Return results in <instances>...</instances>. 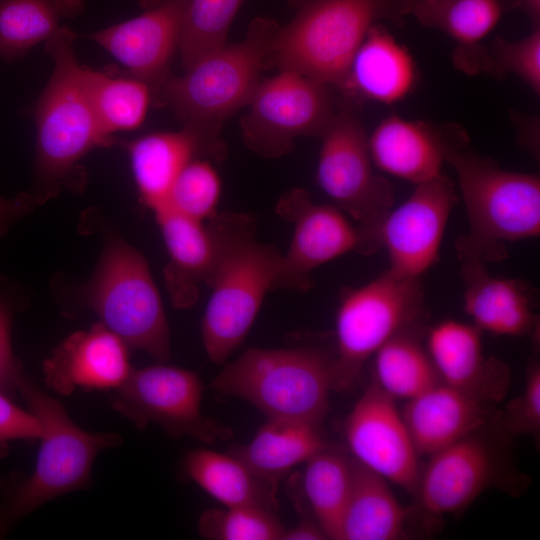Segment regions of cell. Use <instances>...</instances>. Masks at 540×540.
Here are the masks:
<instances>
[{
	"label": "cell",
	"mask_w": 540,
	"mask_h": 540,
	"mask_svg": "<svg viewBox=\"0 0 540 540\" xmlns=\"http://www.w3.org/2000/svg\"><path fill=\"white\" fill-rule=\"evenodd\" d=\"M216 256L207 285L211 295L201 321L209 359L223 364L242 344L272 291L282 253L256 237V220L238 212H217L207 221Z\"/></svg>",
	"instance_id": "cell-1"
},
{
	"label": "cell",
	"mask_w": 540,
	"mask_h": 540,
	"mask_svg": "<svg viewBox=\"0 0 540 540\" xmlns=\"http://www.w3.org/2000/svg\"><path fill=\"white\" fill-rule=\"evenodd\" d=\"M75 39V32L62 26L45 41L53 71L32 111L36 154L31 194L39 204L65 188L80 187L84 181L80 160L92 149L115 142L101 132L87 99Z\"/></svg>",
	"instance_id": "cell-2"
},
{
	"label": "cell",
	"mask_w": 540,
	"mask_h": 540,
	"mask_svg": "<svg viewBox=\"0 0 540 540\" xmlns=\"http://www.w3.org/2000/svg\"><path fill=\"white\" fill-rule=\"evenodd\" d=\"M446 162L457 174L469 225L455 244L460 262H500L508 256L509 243L539 236L538 176L502 169L468 146Z\"/></svg>",
	"instance_id": "cell-3"
},
{
	"label": "cell",
	"mask_w": 540,
	"mask_h": 540,
	"mask_svg": "<svg viewBox=\"0 0 540 540\" xmlns=\"http://www.w3.org/2000/svg\"><path fill=\"white\" fill-rule=\"evenodd\" d=\"M415 0H308L279 27L272 64L339 90L369 30L380 20L402 25Z\"/></svg>",
	"instance_id": "cell-4"
},
{
	"label": "cell",
	"mask_w": 540,
	"mask_h": 540,
	"mask_svg": "<svg viewBox=\"0 0 540 540\" xmlns=\"http://www.w3.org/2000/svg\"><path fill=\"white\" fill-rule=\"evenodd\" d=\"M333 353L313 346L249 348L210 382L217 393L240 398L267 418L322 425L329 408Z\"/></svg>",
	"instance_id": "cell-5"
},
{
	"label": "cell",
	"mask_w": 540,
	"mask_h": 540,
	"mask_svg": "<svg viewBox=\"0 0 540 540\" xmlns=\"http://www.w3.org/2000/svg\"><path fill=\"white\" fill-rule=\"evenodd\" d=\"M278 28L269 20L253 21L243 40L225 44L184 74L171 76L157 105L169 106L184 125L219 132L224 120L249 105L262 71L272 64Z\"/></svg>",
	"instance_id": "cell-6"
},
{
	"label": "cell",
	"mask_w": 540,
	"mask_h": 540,
	"mask_svg": "<svg viewBox=\"0 0 540 540\" xmlns=\"http://www.w3.org/2000/svg\"><path fill=\"white\" fill-rule=\"evenodd\" d=\"M17 388L40 420L43 433L33 473L0 504V534L46 502L84 487L96 456L122 443L115 433L81 429L59 402L24 375Z\"/></svg>",
	"instance_id": "cell-7"
},
{
	"label": "cell",
	"mask_w": 540,
	"mask_h": 540,
	"mask_svg": "<svg viewBox=\"0 0 540 540\" xmlns=\"http://www.w3.org/2000/svg\"><path fill=\"white\" fill-rule=\"evenodd\" d=\"M79 296L127 346L162 363L169 359V325L149 265L119 235L108 236L97 267Z\"/></svg>",
	"instance_id": "cell-8"
},
{
	"label": "cell",
	"mask_w": 540,
	"mask_h": 540,
	"mask_svg": "<svg viewBox=\"0 0 540 540\" xmlns=\"http://www.w3.org/2000/svg\"><path fill=\"white\" fill-rule=\"evenodd\" d=\"M425 312L420 278L386 270L357 288H344L336 315L332 391L353 390L366 362L399 331L421 323Z\"/></svg>",
	"instance_id": "cell-9"
},
{
	"label": "cell",
	"mask_w": 540,
	"mask_h": 540,
	"mask_svg": "<svg viewBox=\"0 0 540 540\" xmlns=\"http://www.w3.org/2000/svg\"><path fill=\"white\" fill-rule=\"evenodd\" d=\"M320 137L317 183L360 227L367 254H375L381 249L380 228L394 207V191L391 183L374 171L369 135L347 105L335 111Z\"/></svg>",
	"instance_id": "cell-10"
},
{
	"label": "cell",
	"mask_w": 540,
	"mask_h": 540,
	"mask_svg": "<svg viewBox=\"0 0 540 540\" xmlns=\"http://www.w3.org/2000/svg\"><path fill=\"white\" fill-rule=\"evenodd\" d=\"M510 440L492 418L429 455L413 496L420 509L430 517L456 514L488 489L520 490L525 480L512 466Z\"/></svg>",
	"instance_id": "cell-11"
},
{
	"label": "cell",
	"mask_w": 540,
	"mask_h": 540,
	"mask_svg": "<svg viewBox=\"0 0 540 540\" xmlns=\"http://www.w3.org/2000/svg\"><path fill=\"white\" fill-rule=\"evenodd\" d=\"M331 86L296 72L260 82L241 119L246 146L264 158H278L300 137L321 136L335 108Z\"/></svg>",
	"instance_id": "cell-12"
},
{
	"label": "cell",
	"mask_w": 540,
	"mask_h": 540,
	"mask_svg": "<svg viewBox=\"0 0 540 540\" xmlns=\"http://www.w3.org/2000/svg\"><path fill=\"white\" fill-rule=\"evenodd\" d=\"M203 385L193 371L162 362L131 371L116 389L113 408L138 429L154 423L172 437L213 445L233 436L230 427L201 411Z\"/></svg>",
	"instance_id": "cell-13"
},
{
	"label": "cell",
	"mask_w": 540,
	"mask_h": 540,
	"mask_svg": "<svg viewBox=\"0 0 540 540\" xmlns=\"http://www.w3.org/2000/svg\"><path fill=\"white\" fill-rule=\"evenodd\" d=\"M276 213L293 225V235L272 291L305 293L313 286L318 267L348 252L367 255L360 227L338 207L315 203L305 189L285 192Z\"/></svg>",
	"instance_id": "cell-14"
},
{
	"label": "cell",
	"mask_w": 540,
	"mask_h": 540,
	"mask_svg": "<svg viewBox=\"0 0 540 540\" xmlns=\"http://www.w3.org/2000/svg\"><path fill=\"white\" fill-rule=\"evenodd\" d=\"M343 432L360 463L414 496L422 465L395 399L371 377Z\"/></svg>",
	"instance_id": "cell-15"
},
{
	"label": "cell",
	"mask_w": 540,
	"mask_h": 540,
	"mask_svg": "<svg viewBox=\"0 0 540 540\" xmlns=\"http://www.w3.org/2000/svg\"><path fill=\"white\" fill-rule=\"evenodd\" d=\"M457 201L452 182L443 174L416 184L411 195L392 208L379 231L381 249L394 274L420 278L439 259L450 213Z\"/></svg>",
	"instance_id": "cell-16"
},
{
	"label": "cell",
	"mask_w": 540,
	"mask_h": 540,
	"mask_svg": "<svg viewBox=\"0 0 540 540\" xmlns=\"http://www.w3.org/2000/svg\"><path fill=\"white\" fill-rule=\"evenodd\" d=\"M187 0H152L137 17L98 30L89 38L108 51L130 75L144 82L158 103L171 77Z\"/></svg>",
	"instance_id": "cell-17"
},
{
	"label": "cell",
	"mask_w": 540,
	"mask_h": 540,
	"mask_svg": "<svg viewBox=\"0 0 540 540\" xmlns=\"http://www.w3.org/2000/svg\"><path fill=\"white\" fill-rule=\"evenodd\" d=\"M464 128L432 124L397 115L383 119L369 135L375 168L416 184L439 176L448 156L468 146Z\"/></svg>",
	"instance_id": "cell-18"
},
{
	"label": "cell",
	"mask_w": 540,
	"mask_h": 540,
	"mask_svg": "<svg viewBox=\"0 0 540 540\" xmlns=\"http://www.w3.org/2000/svg\"><path fill=\"white\" fill-rule=\"evenodd\" d=\"M482 333L448 319L430 328L425 345L443 383L494 406L505 397L511 375L502 361L485 356Z\"/></svg>",
	"instance_id": "cell-19"
},
{
	"label": "cell",
	"mask_w": 540,
	"mask_h": 540,
	"mask_svg": "<svg viewBox=\"0 0 540 540\" xmlns=\"http://www.w3.org/2000/svg\"><path fill=\"white\" fill-rule=\"evenodd\" d=\"M131 371L127 345L101 322L69 335L43 362L47 385L62 395L117 389Z\"/></svg>",
	"instance_id": "cell-20"
},
{
	"label": "cell",
	"mask_w": 540,
	"mask_h": 540,
	"mask_svg": "<svg viewBox=\"0 0 540 540\" xmlns=\"http://www.w3.org/2000/svg\"><path fill=\"white\" fill-rule=\"evenodd\" d=\"M217 135L218 132L185 124L178 131L154 132L122 142L140 201L152 211L157 210L190 161L202 156L222 158L224 148Z\"/></svg>",
	"instance_id": "cell-21"
},
{
	"label": "cell",
	"mask_w": 540,
	"mask_h": 540,
	"mask_svg": "<svg viewBox=\"0 0 540 540\" xmlns=\"http://www.w3.org/2000/svg\"><path fill=\"white\" fill-rule=\"evenodd\" d=\"M460 263L463 308L473 325L494 335L536 336L539 318L527 283L493 276L482 262Z\"/></svg>",
	"instance_id": "cell-22"
},
{
	"label": "cell",
	"mask_w": 540,
	"mask_h": 540,
	"mask_svg": "<svg viewBox=\"0 0 540 540\" xmlns=\"http://www.w3.org/2000/svg\"><path fill=\"white\" fill-rule=\"evenodd\" d=\"M495 412L440 381L406 400L401 415L419 456H429L482 427Z\"/></svg>",
	"instance_id": "cell-23"
},
{
	"label": "cell",
	"mask_w": 540,
	"mask_h": 540,
	"mask_svg": "<svg viewBox=\"0 0 540 540\" xmlns=\"http://www.w3.org/2000/svg\"><path fill=\"white\" fill-rule=\"evenodd\" d=\"M169 261L164 280L176 308L194 306L200 286L209 281L216 256V242L208 224L166 208L154 211Z\"/></svg>",
	"instance_id": "cell-24"
},
{
	"label": "cell",
	"mask_w": 540,
	"mask_h": 540,
	"mask_svg": "<svg viewBox=\"0 0 540 540\" xmlns=\"http://www.w3.org/2000/svg\"><path fill=\"white\" fill-rule=\"evenodd\" d=\"M416 81V63L408 49L376 24L356 51L340 90L348 97L393 104L406 98Z\"/></svg>",
	"instance_id": "cell-25"
},
{
	"label": "cell",
	"mask_w": 540,
	"mask_h": 540,
	"mask_svg": "<svg viewBox=\"0 0 540 540\" xmlns=\"http://www.w3.org/2000/svg\"><path fill=\"white\" fill-rule=\"evenodd\" d=\"M326 444L320 425L268 418L250 442L233 446L229 453L260 479L277 486L292 468L305 463Z\"/></svg>",
	"instance_id": "cell-26"
},
{
	"label": "cell",
	"mask_w": 540,
	"mask_h": 540,
	"mask_svg": "<svg viewBox=\"0 0 540 540\" xmlns=\"http://www.w3.org/2000/svg\"><path fill=\"white\" fill-rule=\"evenodd\" d=\"M411 14L425 27L437 29L455 43L453 62L472 75L484 45L503 14L500 0H415Z\"/></svg>",
	"instance_id": "cell-27"
},
{
	"label": "cell",
	"mask_w": 540,
	"mask_h": 540,
	"mask_svg": "<svg viewBox=\"0 0 540 540\" xmlns=\"http://www.w3.org/2000/svg\"><path fill=\"white\" fill-rule=\"evenodd\" d=\"M407 516L388 480L353 457L352 488L341 521L340 540L401 539Z\"/></svg>",
	"instance_id": "cell-28"
},
{
	"label": "cell",
	"mask_w": 540,
	"mask_h": 540,
	"mask_svg": "<svg viewBox=\"0 0 540 540\" xmlns=\"http://www.w3.org/2000/svg\"><path fill=\"white\" fill-rule=\"evenodd\" d=\"M187 476L225 507H277L276 487L256 476L240 459L228 453L200 448L185 457Z\"/></svg>",
	"instance_id": "cell-29"
},
{
	"label": "cell",
	"mask_w": 540,
	"mask_h": 540,
	"mask_svg": "<svg viewBox=\"0 0 540 540\" xmlns=\"http://www.w3.org/2000/svg\"><path fill=\"white\" fill-rule=\"evenodd\" d=\"M421 334V323L407 327L373 355L371 377L394 399L409 400L441 381Z\"/></svg>",
	"instance_id": "cell-30"
},
{
	"label": "cell",
	"mask_w": 540,
	"mask_h": 540,
	"mask_svg": "<svg viewBox=\"0 0 540 540\" xmlns=\"http://www.w3.org/2000/svg\"><path fill=\"white\" fill-rule=\"evenodd\" d=\"M84 9L85 0H0V59L21 60Z\"/></svg>",
	"instance_id": "cell-31"
},
{
	"label": "cell",
	"mask_w": 540,
	"mask_h": 540,
	"mask_svg": "<svg viewBox=\"0 0 540 540\" xmlns=\"http://www.w3.org/2000/svg\"><path fill=\"white\" fill-rule=\"evenodd\" d=\"M81 81L101 132L134 130L143 123L153 101L150 88L133 76L109 74L81 65Z\"/></svg>",
	"instance_id": "cell-32"
},
{
	"label": "cell",
	"mask_w": 540,
	"mask_h": 540,
	"mask_svg": "<svg viewBox=\"0 0 540 540\" xmlns=\"http://www.w3.org/2000/svg\"><path fill=\"white\" fill-rule=\"evenodd\" d=\"M304 491L327 539L340 540V527L352 488L353 457L328 443L305 462Z\"/></svg>",
	"instance_id": "cell-33"
},
{
	"label": "cell",
	"mask_w": 540,
	"mask_h": 540,
	"mask_svg": "<svg viewBox=\"0 0 540 540\" xmlns=\"http://www.w3.org/2000/svg\"><path fill=\"white\" fill-rule=\"evenodd\" d=\"M243 1L187 0L178 48L184 69L226 44Z\"/></svg>",
	"instance_id": "cell-34"
},
{
	"label": "cell",
	"mask_w": 540,
	"mask_h": 540,
	"mask_svg": "<svg viewBox=\"0 0 540 540\" xmlns=\"http://www.w3.org/2000/svg\"><path fill=\"white\" fill-rule=\"evenodd\" d=\"M220 195L221 181L213 165L205 159L195 158L177 175L158 209L166 208L193 220L207 222L218 212Z\"/></svg>",
	"instance_id": "cell-35"
},
{
	"label": "cell",
	"mask_w": 540,
	"mask_h": 540,
	"mask_svg": "<svg viewBox=\"0 0 540 540\" xmlns=\"http://www.w3.org/2000/svg\"><path fill=\"white\" fill-rule=\"evenodd\" d=\"M198 530L202 537L211 540H282L285 527L273 510L224 506L204 511Z\"/></svg>",
	"instance_id": "cell-36"
},
{
	"label": "cell",
	"mask_w": 540,
	"mask_h": 540,
	"mask_svg": "<svg viewBox=\"0 0 540 540\" xmlns=\"http://www.w3.org/2000/svg\"><path fill=\"white\" fill-rule=\"evenodd\" d=\"M480 73L496 78L512 74L539 95L540 27L533 28L529 35L516 41L495 37L485 47Z\"/></svg>",
	"instance_id": "cell-37"
},
{
	"label": "cell",
	"mask_w": 540,
	"mask_h": 540,
	"mask_svg": "<svg viewBox=\"0 0 540 540\" xmlns=\"http://www.w3.org/2000/svg\"><path fill=\"white\" fill-rule=\"evenodd\" d=\"M493 421L510 439L540 433V365L533 361L527 370L522 393L508 402L503 411H496Z\"/></svg>",
	"instance_id": "cell-38"
},
{
	"label": "cell",
	"mask_w": 540,
	"mask_h": 540,
	"mask_svg": "<svg viewBox=\"0 0 540 540\" xmlns=\"http://www.w3.org/2000/svg\"><path fill=\"white\" fill-rule=\"evenodd\" d=\"M42 433L40 420L32 412L17 406L0 390V443L40 439Z\"/></svg>",
	"instance_id": "cell-39"
},
{
	"label": "cell",
	"mask_w": 540,
	"mask_h": 540,
	"mask_svg": "<svg viewBox=\"0 0 540 540\" xmlns=\"http://www.w3.org/2000/svg\"><path fill=\"white\" fill-rule=\"evenodd\" d=\"M11 309L0 295V390L17 388L23 375L14 358L11 346Z\"/></svg>",
	"instance_id": "cell-40"
},
{
	"label": "cell",
	"mask_w": 540,
	"mask_h": 540,
	"mask_svg": "<svg viewBox=\"0 0 540 540\" xmlns=\"http://www.w3.org/2000/svg\"><path fill=\"white\" fill-rule=\"evenodd\" d=\"M37 205V199L30 193H20L13 198L0 196V237L14 222L30 213Z\"/></svg>",
	"instance_id": "cell-41"
},
{
	"label": "cell",
	"mask_w": 540,
	"mask_h": 540,
	"mask_svg": "<svg viewBox=\"0 0 540 540\" xmlns=\"http://www.w3.org/2000/svg\"><path fill=\"white\" fill-rule=\"evenodd\" d=\"M325 533L316 520H302L291 528H285L282 540H323Z\"/></svg>",
	"instance_id": "cell-42"
},
{
	"label": "cell",
	"mask_w": 540,
	"mask_h": 540,
	"mask_svg": "<svg viewBox=\"0 0 540 540\" xmlns=\"http://www.w3.org/2000/svg\"><path fill=\"white\" fill-rule=\"evenodd\" d=\"M518 6L528 16L533 28L540 27V0H520Z\"/></svg>",
	"instance_id": "cell-43"
}]
</instances>
